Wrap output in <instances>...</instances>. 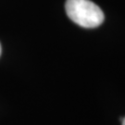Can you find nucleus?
<instances>
[{
  "mask_svg": "<svg viewBox=\"0 0 125 125\" xmlns=\"http://www.w3.org/2000/svg\"><path fill=\"white\" fill-rule=\"evenodd\" d=\"M0 55H1V45H0Z\"/></svg>",
  "mask_w": 125,
  "mask_h": 125,
  "instance_id": "3",
  "label": "nucleus"
},
{
  "mask_svg": "<svg viewBox=\"0 0 125 125\" xmlns=\"http://www.w3.org/2000/svg\"><path fill=\"white\" fill-rule=\"evenodd\" d=\"M65 9L68 17L83 28L98 27L105 19L102 9L90 0H67Z\"/></svg>",
  "mask_w": 125,
  "mask_h": 125,
  "instance_id": "1",
  "label": "nucleus"
},
{
  "mask_svg": "<svg viewBox=\"0 0 125 125\" xmlns=\"http://www.w3.org/2000/svg\"><path fill=\"white\" fill-rule=\"evenodd\" d=\"M122 125H125V118H124V120H123V121H122Z\"/></svg>",
  "mask_w": 125,
  "mask_h": 125,
  "instance_id": "2",
  "label": "nucleus"
}]
</instances>
